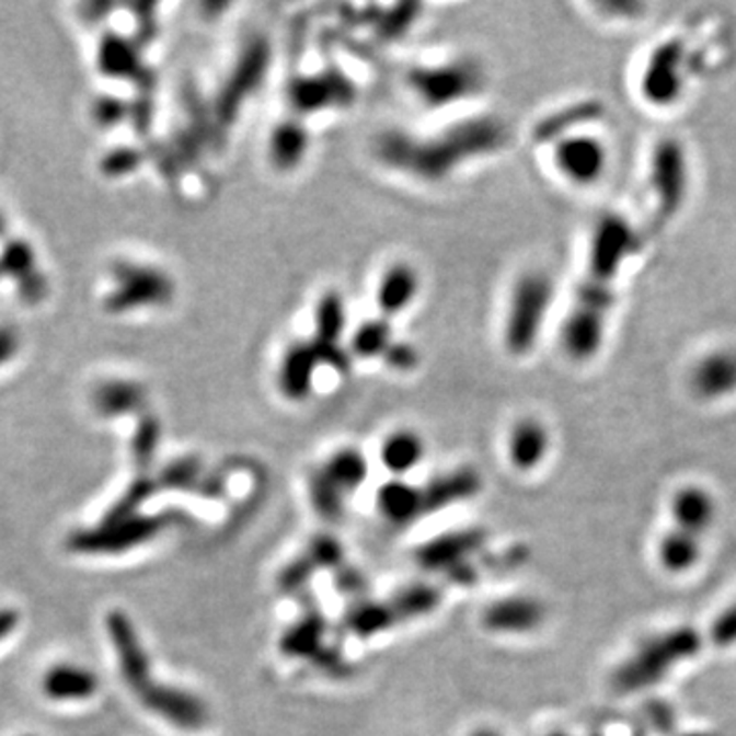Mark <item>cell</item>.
Instances as JSON below:
<instances>
[{
  "mask_svg": "<svg viewBox=\"0 0 736 736\" xmlns=\"http://www.w3.org/2000/svg\"><path fill=\"white\" fill-rule=\"evenodd\" d=\"M383 358L387 367L395 368V370H412L417 365V354L414 348L403 342H393Z\"/></svg>",
  "mask_w": 736,
  "mask_h": 736,
  "instance_id": "35",
  "label": "cell"
},
{
  "mask_svg": "<svg viewBox=\"0 0 736 736\" xmlns=\"http://www.w3.org/2000/svg\"><path fill=\"white\" fill-rule=\"evenodd\" d=\"M199 475V467L195 460H183V462H176L172 464L166 475L162 479V485L164 487H172V490H184V487H191L195 476Z\"/></svg>",
  "mask_w": 736,
  "mask_h": 736,
  "instance_id": "34",
  "label": "cell"
},
{
  "mask_svg": "<svg viewBox=\"0 0 736 736\" xmlns=\"http://www.w3.org/2000/svg\"><path fill=\"white\" fill-rule=\"evenodd\" d=\"M393 342L395 340H393V332L389 327V320L379 315V318L368 320V322L354 330L353 337H350V350L363 360H370V358H377V356L383 358L384 353L391 348Z\"/></svg>",
  "mask_w": 736,
  "mask_h": 736,
  "instance_id": "28",
  "label": "cell"
},
{
  "mask_svg": "<svg viewBox=\"0 0 736 736\" xmlns=\"http://www.w3.org/2000/svg\"><path fill=\"white\" fill-rule=\"evenodd\" d=\"M99 686L101 681L91 669L72 663L54 665L42 679V690L54 702L89 700L99 691Z\"/></svg>",
  "mask_w": 736,
  "mask_h": 736,
  "instance_id": "20",
  "label": "cell"
},
{
  "mask_svg": "<svg viewBox=\"0 0 736 736\" xmlns=\"http://www.w3.org/2000/svg\"><path fill=\"white\" fill-rule=\"evenodd\" d=\"M419 287L422 278L414 264L405 261L391 262L379 276L375 287V301L381 318L391 320L405 313L414 306L419 295Z\"/></svg>",
  "mask_w": 736,
  "mask_h": 736,
  "instance_id": "15",
  "label": "cell"
},
{
  "mask_svg": "<svg viewBox=\"0 0 736 736\" xmlns=\"http://www.w3.org/2000/svg\"><path fill=\"white\" fill-rule=\"evenodd\" d=\"M554 303L556 280L547 268L534 266L516 276L502 322V344L511 358H528L537 350Z\"/></svg>",
  "mask_w": 736,
  "mask_h": 736,
  "instance_id": "3",
  "label": "cell"
},
{
  "mask_svg": "<svg viewBox=\"0 0 736 736\" xmlns=\"http://www.w3.org/2000/svg\"><path fill=\"white\" fill-rule=\"evenodd\" d=\"M16 626H19V613L15 610H0V641H4L9 634L15 632Z\"/></svg>",
  "mask_w": 736,
  "mask_h": 736,
  "instance_id": "36",
  "label": "cell"
},
{
  "mask_svg": "<svg viewBox=\"0 0 736 736\" xmlns=\"http://www.w3.org/2000/svg\"><path fill=\"white\" fill-rule=\"evenodd\" d=\"M702 646L693 629H675L648 639L636 648L616 675V686L622 691H639L659 683L675 667L691 659Z\"/></svg>",
  "mask_w": 736,
  "mask_h": 736,
  "instance_id": "6",
  "label": "cell"
},
{
  "mask_svg": "<svg viewBox=\"0 0 736 736\" xmlns=\"http://www.w3.org/2000/svg\"><path fill=\"white\" fill-rule=\"evenodd\" d=\"M485 70L473 58H455L407 72V87L429 108H445L476 96L485 89Z\"/></svg>",
  "mask_w": 736,
  "mask_h": 736,
  "instance_id": "7",
  "label": "cell"
},
{
  "mask_svg": "<svg viewBox=\"0 0 736 736\" xmlns=\"http://www.w3.org/2000/svg\"><path fill=\"white\" fill-rule=\"evenodd\" d=\"M320 365H323L322 354L313 342H292L278 363L276 370L278 391L291 401H303L309 398Z\"/></svg>",
  "mask_w": 736,
  "mask_h": 736,
  "instance_id": "13",
  "label": "cell"
},
{
  "mask_svg": "<svg viewBox=\"0 0 736 736\" xmlns=\"http://www.w3.org/2000/svg\"><path fill=\"white\" fill-rule=\"evenodd\" d=\"M688 389L708 405L736 398L735 344H718L695 356L688 368Z\"/></svg>",
  "mask_w": 736,
  "mask_h": 736,
  "instance_id": "10",
  "label": "cell"
},
{
  "mask_svg": "<svg viewBox=\"0 0 736 736\" xmlns=\"http://www.w3.org/2000/svg\"><path fill=\"white\" fill-rule=\"evenodd\" d=\"M398 622V616H395L391 601L389 603H365L350 613L348 629L353 630L356 636L367 639V636L391 629Z\"/></svg>",
  "mask_w": 736,
  "mask_h": 736,
  "instance_id": "30",
  "label": "cell"
},
{
  "mask_svg": "<svg viewBox=\"0 0 736 736\" xmlns=\"http://www.w3.org/2000/svg\"><path fill=\"white\" fill-rule=\"evenodd\" d=\"M712 641L722 648L736 644V603L728 606L724 612L716 616L712 624Z\"/></svg>",
  "mask_w": 736,
  "mask_h": 736,
  "instance_id": "33",
  "label": "cell"
},
{
  "mask_svg": "<svg viewBox=\"0 0 736 736\" xmlns=\"http://www.w3.org/2000/svg\"><path fill=\"white\" fill-rule=\"evenodd\" d=\"M309 495H311V504L322 514L323 518L327 520H336L342 516L344 509V499L346 495H342L340 491L322 475V471L318 469L311 481H309Z\"/></svg>",
  "mask_w": 736,
  "mask_h": 736,
  "instance_id": "32",
  "label": "cell"
},
{
  "mask_svg": "<svg viewBox=\"0 0 736 736\" xmlns=\"http://www.w3.org/2000/svg\"><path fill=\"white\" fill-rule=\"evenodd\" d=\"M547 610L530 596L497 599L483 612V626L497 634H530L542 626Z\"/></svg>",
  "mask_w": 736,
  "mask_h": 736,
  "instance_id": "17",
  "label": "cell"
},
{
  "mask_svg": "<svg viewBox=\"0 0 736 736\" xmlns=\"http://www.w3.org/2000/svg\"><path fill=\"white\" fill-rule=\"evenodd\" d=\"M483 547V534L479 530H464V532H455L446 537L436 538L422 547L417 554L422 567L432 568V571H455L467 567L469 554L479 551Z\"/></svg>",
  "mask_w": 736,
  "mask_h": 736,
  "instance_id": "19",
  "label": "cell"
},
{
  "mask_svg": "<svg viewBox=\"0 0 736 736\" xmlns=\"http://www.w3.org/2000/svg\"><path fill=\"white\" fill-rule=\"evenodd\" d=\"M544 736H573L571 733H567V731H552V733H549V735Z\"/></svg>",
  "mask_w": 736,
  "mask_h": 736,
  "instance_id": "38",
  "label": "cell"
},
{
  "mask_svg": "<svg viewBox=\"0 0 736 736\" xmlns=\"http://www.w3.org/2000/svg\"><path fill=\"white\" fill-rule=\"evenodd\" d=\"M471 736H502L499 733H495V731H491V728H481V731H476V733H473Z\"/></svg>",
  "mask_w": 736,
  "mask_h": 736,
  "instance_id": "37",
  "label": "cell"
},
{
  "mask_svg": "<svg viewBox=\"0 0 736 736\" xmlns=\"http://www.w3.org/2000/svg\"><path fill=\"white\" fill-rule=\"evenodd\" d=\"M674 528L693 537L705 538L718 520V499L700 483H688L675 491L669 502Z\"/></svg>",
  "mask_w": 736,
  "mask_h": 736,
  "instance_id": "12",
  "label": "cell"
},
{
  "mask_svg": "<svg viewBox=\"0 0 736 736\" xmlns=\"http://www.w3.org/2000/svg\"><path fill=\"white\" fill-rule=\"evenodd\" d=\"M323 622L320 616L311 613L285 634L283 639V651L289 653L291 657H313L320 641H322Z\"/></svg>",
  "mask_w": 736,
  "mask_h": 736,
  "instance_id": "29",
  "label": "cell"
},
{
  "mask_svg": "<svg viewBox=\"0 0 736 736\" xmlns=\"http://www.w3.org/2000/svg\"><path fill=\"white\" fill-rule=\"evenodd\" d=\"M552 434L549 426L534 415L520 417L507 436V459L520 473H532L549 459Z\"/></svg>",
  "mask_w": 736,
  "mask_h": 736,
  "instance_id": "14",
  "label": "cell"
},
{
  "mask_svg": "<svg viewBox=\"0 0 736 736\" xmlns=\"http://www.w3.org/2000/svg\"><path fill=\"white\" fill-rule=\"evenodd\" d=\"M603 113H606V105L598 99L575 101L547 115L544 119H540L532 136L540 146H549L554 139L567 136L571 131H579L585 127H598Z\"/></svg>",
  "mask_w": 736,
  "mask_h": 736,
  "instance_id": "18",
  "label": "cell"
},
{
  "mask_svg": "<svg viewBox=\"0 0 736 736\" xmlns=\"http://www.w3.org/2000/svg\"><path fill=\"white\" fill-rule=\"evenodd\" d=\"M315 344L336 348L337 340L346 332V307L337 292H325L315 307Z\"/></svg>",
  "mask_w": 736,
  "mask_h": 736,
  "instance_id": "27",
  "label": "cell"
},
{
  "mask_svg": "<svg viewBox=\"0 0 736 736\" xmlns=\"http://www.w3.org/2000/svg\"><path fill=\"white\" fill-rule=\"evenodd\" d=\"M646 199L651 230L660 231L686 211L691 195V160L679 138H660L646 160Z\"/></svg>",
  "mask_w": 736,
  "mask_h": 736,
  "instance_id": "4",
  "label": "cell"
},
{
  "mask_svg": "<svg viewBox=\"0 0 736 736\" xmlns=\"http://www.w3.org/2000/svg\"><path fill=\"white\" fill-rule=\"evenodd\" d=\"M509 129L497 117L457 122L434 136H412L389 129L375 139L372 150L387 169L422 183H442L464 162L506 150Z\"/></svg>",
  "mask_w": 736,
  "mask_h": 736,
  "instance_id": "2",
  "label": "cell"
},
{
  "mask_svg": "<svg viewBox=\"0 0 736 736\" xmlns=\"http://www.w3.org/2000/svg\"><path fill=\"white\" fill-rule=\"evenodd\" d=\"M479 490H481V476L471 469H460L438 476L426 490H422L426 514L464 502L476 495Z\"/></svg>",
  "mask_w": 736,
  "mask_h": 736,
  "instance_id": "22",
  "label": "cell"
},
{
  "mask_svg": "<svg viewBox=\"0 0 736 736\" xmlns=\"http://www.w3.org/2000/svg\"><path fill=\"white\" fill-rule=\"evenodd\" d=\"M139 700L160 718L169 721L179 728H186V731L200 728L209 718L207 708L199 698H195L188 691L164 686V683H156L143 695H139Z\"/></svg>",
  "mask_w": 736,
  "mask_h": 736,
  "instance_id": "16",
  "label": "cell"
},
{
  "mask_svg": "<svg viewBox=\"0 0 736 736\" xmlns=\"http://www.w3.org/2000/svg\"><path fill=\"white\" fill-rule=\"evenodd\" d=\"M377 506L384 518L395 526H407L426 514L422 490L407 485L401 479L384 483L377 495Z\"/></svg>",
  "mask_w": 736,
  "mask_h": 736,
  "instance_id": "23",
  "label": "cell"
},
{
  "mask_svg": "<svg viewBox=\"0 0 736 736\" xmlns=\"http://www.w3.org/2000/svg\"><path fill=\"white\" fill-rule=\"evenodd\" d=\"M704 538L693 537L679 528H669L657 542V561L667 575H688L702 563Z\"/></svg>",
  "mask_w": 736,
  "mask_h": 736,
  "instance_id": "21",
  "label": "cell"
},
{
  "mask_svg": "<svg viewBox=\"0 0 736 736\" xmlns=\"http://www.w3.org/2000/svg\"><path fill=\"white\" fill-rule=\"evenodd\" d=\"M320 471L342 495H350L367 481L368 462L363 452L354 448H340L325 460Z\"/></svg>",
  "mask_w": 736,
  "mask_h": 736,
  "instance_id": "26",
  "label": "cell"
},
{
  "mask_svg": "<svg viewBox=\"0 0 736 736\" xmlns=\"http://www.w3.org/2000/svg\"><path fill=\"white\" fill-rule=\"evenodd\" d=\"M309 150V136L299 122H283L276 125L268 141V156L276 170H292L299 166Z\"/></svg>",
  "mask_w": 736,
  "mask_h": 736,
  "instance_id": "25",
  "label": "cell"
},
{
  "mask_svg": "<svg viewBox=\"0 0 736 736\" xmlns=\"http://www.w3.org/2000/svg\"><path fill=\"white\" fill-rule=\"evenodd\" d=\"M164 528L162 518L134 516L117 524H103L89 530H78L68 538L70 551L82 554H117L150 542Z\"/></svg>",
  "mask_w": 736,
  "mask_h": 736,
  "instance_id": "9",
  "label": "cell"
},
{
  "mask_svg": "<svg viewBox=\"0 0 736 736\" xmlns=\"http://www.w3.org/2000/svg\"><path fill=\"white\" fill-rule=\"evenodd\" d=\"M559 179L575 188L598 186L610 169L612 148L598 127H585L554 139L547 146Z\"/></svg>",
  "mask_w": 736,
  "mask_h": 736,
  "instance_id": "8",
  "label": "cell"
},
{
  "mask_svg": "<svg viewBox=\"0 0 736 736\" xmlns=\"http://www.w3.org/2000/svg\"><path fill=\"white\" fill-rule=\"evenodd\" d=\"M643 228L622 211L599 215L585 248L582 278L561 322V350L573 365L598 360L610 336L620 283L644 245Z\"/></svg>",
  "mask_w": 736,
  "mask_h": 736,
  "instance_id": "1",
  "label": "cell"
},
{
  "mask_svg": "<svg viewBox=\"0 0 736 736\" xmlns=\"http://www.w3.org/2000/svg\"><path fill=\"white\" fill-rule=\"evenodd\" d=\"M693 54L679 35L667 37L648 51L639 72V94L653 108H674L688 96Z\"/></svg>",
  "mask_w": 736,
  "mask_h": 736,
  "instance_id": "5",
  "label": "cell"
},
{
  "mask_svg": "<svg viewBox=\"0 0 736 736\" xmlns=\"http://www.w3.org/2000/svg\"><path fill=\"white\" fill-rule=\"evenodd\" d=\"M438 601H440V594L434 587L414 585V587L399 591L398 596L391 599V606L395 610L398 620H412V618L434 612Z\"/></svg>",
  "mask_w": 736,
  "mask_h": 736,
  "instance_id": "31",
  "label": "cell"
},
{
  "mask_svg": "<svg viewBox=\"0 0 736 736\" xmlns=\"http://www.w3.org/2000/svg\"><path fill=\"white\" fill-rule=\"evenodd\" d=\"M107 632L113 648L117 651L125 683L138 698L143 695L158 681H153L150 655L146 653L131 618L125 612L113 610L107 616Z\"/></svg>",
  "mask_w": 736,
  "mask_h": 736,
  "instance_id": "11",
  "label": "cell"
},
{
  "mask_svg": "<svg viewBox=\"0 0 736 736\" xmlns=\"http://www.w3.org/2000/svg\"><path fill=\"white\" fill-rule=\"evenodd\" d=\"M426 442L414 429H395L383 440L381 462L391 475L403 476L422 462Z\"/></svg>",
  "mask_w": 736,
  "mask_h": 736,
  "instance_id": "24",
  "label": "cell"
}]
</instances>
